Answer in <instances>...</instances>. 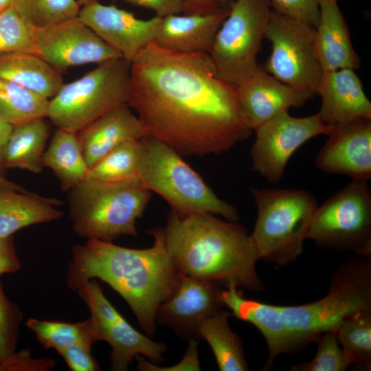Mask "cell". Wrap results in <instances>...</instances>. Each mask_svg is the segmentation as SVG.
<instances>
[{"instance_id":"cell-1","label":"cell","mask_w":371,"mask_h":371,"mask_svg":"<svg viewBox=\"0 0 371 371\" xmlns=\"http://www.w3.org/2000/svg\"><path fill=\"white\" fill-rule=\"evenodd\" d=\"M127 104L147 135L181 156L227 153L253 131L236 85L217 75L209 54L148 43L131 63Z\"/></svg>"},{"instance_id":"cell-2","label":"cell","mask_w":371,"mask_h":371,"mask_svg":"<svg viewBox=\"0 0 371 371\" xmlns=\"http://www.w3.org/2000/svg\"><path fill=\"white\" fill-rule=\"evenodd\" d=\"M149 233L155 240L147 249L98 239L74 247L68 283L76 290L91 279L106 282L128 303L144 330L152 335L158 308L173 291L180 273L166 247L162 228Z\"/></svg>"},{"instance_id":"cell-3","label":"cell","mask_w":371,"mask_h":371,"mask_svg":"<svg viewBox=\"0 0 371 371\" xmlns=\"http://www.w3.org/2000/svg\"><path fill=\"white\" fill-rule=\"evenodd\" d=\"M162 234L179 273L251 292L263 289L256 270L257 248L241 225L212 214L172 210Z\"/></svg>"},{"instance_id":"cell-4","label":"cell","mask_w":371,"mask_h":371,"mask_svg":"<svg viewBox=\"0 0 371 371\" xmlns=\"http://www.w3.org/2000/svg\"><path fill=\"white\" fill-rule=\"evenodd\" d=\"M282 317L297 348L315 341L323 333L335 331L348 316L371 311V262L357 256L333 273L327 294L317 301L280 306Z\"/></svg>"},{"instance_id":"cell-5","label":"cell","mask_w":371,"mask_h":371,"mask_svg":"<svg viewBox=\"0 0 371 371\" xmlns=\"http://www.w3.org/2000/svg\"><path fill=\"white\" fill-rule=\"evenodd\" d=\"M151 192L139 180L107 183L85 179L70 190L69 214L80 236L104 241L137 236Z\"/></svg>"},{"instance_id":"cell-6","label":"cell","mask_w":371,"mask_h":371,"mask_svg":"<svg viewBox=\"0 0 371 371\" xmlns=\"http://www.w3.org/2000/svg\"><path fill=\"white\" fill-rule=\"evenodd\" d=\"M140 183L181 214L208 213L236 222L238 211L221 199L201 177L166 144L146 135L141 139Z\"/></svg>"},{"instance_id":"cell-7","label":"cell","mask_w":371,"mask_h":371,"mask_svg":"<svg viewBox=\"0 0 371 371\" xmlns=\"http://www.w3.org/2000/svg\"><path fill=\"white\" fill-rule=\"evenodd\" d=\"M257 208L250 234L259 258L287 265L302 253L317 208L316 198L302 189L251 188Z\"/></svg>"},{"instance_id":"cell-8","label":"cell","mask_w":371,"mask_h":371,"mask_svg":"<svg viewBox=\"0 0 371 371\" xmlns=\"http://www.w3.org/2000/svg\"><path fill=\"white\" fill-rule=\"evenodd\" d=\"M131 63L123 58L100 64L65 84L49 100L47 116L57 128L78 133L106 113L127 104Z\"/></svg>"},{"instance_id":"cell-9","label":"cell","mask_w":371,"mask_h":371,"mask_svg":"<svg viewBox=\"0 0 371 371\" xmlns=\"http://www.w3.org/2000/svg\"><path fill=\"white\" fill-rule=\"evenodd\" d=\"M271 11L269 0H234L230 4L210 53L222 80L237 85L258 69L257 55Z\"/></svg>"},{"instance_id":"cell-10","label":"cell","mask_w":371,"mask_h":371,"mask_svg":"<svg viewBox=\"0 0 371 371\" xmlns=\"http://www.w3.org/2000/svg\"><path fill=\"white\" fill-rule=\"evenodd\" d=\"M307 238L324 248L371 254V192L368 181L352 180L317 206Z\"/></svg>"},{"instance_id":"cell-11","label":"cell","mask_w":371,"mask_h":371,"mask_svg":"<svg viewBox=\"0 0 371 371\" xmlns=\"http://www.w3.org/2000/svg\"><path fill=\"white\" fill-rule=\"evenodd\" d=\"M315 32L272 9L264 35L272 50L264 68L280 82L315 95L324 70L315 52Z\"/></svg>"},{"instance_id":"cell-12","label":"cell","mask_w":371,"mask_h":371,"mask_svg":"<svg viewBox=\"0 0 371 371\" xmlns=\"http://www.w3.org/2000/svg\"><path fill=\"white\" fill-rule=\"evenodd\" d=\"M331 128L318 113L295 117L284 111L274 116L254 130L252 170L271 183L280 182L293 153L309 139L328 135Z\"/></svg>"},{"instance_id":"cell-13","label":"cell","mask_w":371,"mask_h":371,"mask_svg":"<svg viewBox=\"0 0 371 371\" xmlns=\"http://www.w3.org/2000/svg\"><path fill=\"white\" fill-rule=\"evenodd\" d=\"M77 290L89 308L97 341H105L111 346L113 370H126L139 355L156 363L163 359L166 346L134 328L106 298L93 279L84 282Z\"/></svg>"},{"instance_id":"cell-14","label":"cell","mask_w":371,"mask_h":371,"mask_svg":"<svg viewBox=\"0 0 371 371\" xmlns=\"http://www.w3.org/2000/svg\"><path fill=\"white\" fill-rule=\"evenodd\" d=\"M35 47L37 54L60 73L72 67L122 57L78 16L36 28Z\"/></svg>"},{"instance_id":"cell-15","label":"cell","mask_w":371,"mask_h":371,"mask_svg":"<svg viewBox=\"0 0 371 371\" xmlns=\"http://www.w3.org/2000/svg\"><path fill=\"white\" fill-rule=\"evenodd\" d=\"M327 135L328 139L315 157L317 168L368 182L371 178V118L333 125Z\"/></svg>"},{"instance_id":"cell-16","label":"cell","mask_w":371,"mask_h":371,"mask_svg":"<svg viewBox=\"0 0 371 371\" xmlns=\"http://www.w3.org/2000/svg\"><path fill=\"white\" fill-rule=\"evenodd\" d=\"M78 18L129 63L154 41L161 18L144 20L115 5L94 1L80 8Z\"/></svg>"},{"instance_id":"cell-17","label":"cell","mask_w":371,"mask_h":371,"mask_svg":"<svg viewBox=\"0 0 371 371\" xmlns=\"http://www.w3.org/2000/svg\"><path fill=\"white\" fill-rule=\"evenodd\" d=\"M218 284L180 273L173 291L159 306L157 319L182 334H196L203 319L221 310Z\"/></svg>"},{"instance_id":"cell-18","label":"cell","mask_w":371,"mask_h":371,"mask_svg":"<svg viewBox=\"0 0 371 371\" xmlns=\"http://www.w3.org/2000/svg\"><path fill=\"white\" fill-rule=\"evenodd\" d=\"M236 87L243 112L252 131L291 107L304 105L315 95L280 82L260 65Z\"/></svg>"},{"instance_id":"cell-19","label":"cell","mask_w":371,"mask_h":371,"mask_svg":"<svg viewBox=\"0 0 371 371\" xmlns=\"http://www.w3.org/2000/svg\"><path fill=\"white\" fill-rule=\"evenodd\" d=\"M317 94L322 98L317 113L328 125L371 118V102L354 69L324 71Z\"/></svg>"},{"instance_id":"cell-20","label":"cell","mask_w":371,"mask_h":371,"mask_svg":"<svg viewBox=\"0 0 371 371\" xmlns=\"http://www.w3.org/2000/svg\"><path fill=\"white\" fill-rule=\"evenodd\" d=\"M223 305L237 318L254 325L267 344L269 356L265 366L269 369L279 355L295 351L297 345L281 315L280 306L245 298L237 287L227 286L221 291Z\"/></svg>"},{"instance_id":"cell-21","label":"cell","mask_w":371,"mask_h":371,"mask_svg":"<svg viewBox=\"0 0 371 371\" xmlns=\"http://www.w3.org/2000/svg\"><path fill=\"white\" fill-rule=\"evenodd\" d=\"M229 8L207 14H170L161 18L154 42L181 53H210L216 34Z\"/></svg>"},{"instance_id":"cell-22","label":"cell","mask_w":371,"mask_h":371,"mask_svg":"<svg viewBox=\"0 0 371 371\" xmlns=\"http://www.w3.org/2000/svg\"><path fill=\"white\" fill-rule=\"evenodd\" d=\"M77 135L90 168L124 142L141 139L147 135L136 114L124 104L100 116Z\"/></svg>"},{"instance_id":"cell-23","label":"cell","mask_w":371,"mask_h":371,"mask_svg":"<svg viewBox=\"0 0 371 371\" xmlns=\"http://www.w3.org/2000/svg\"><path fill=\"white\" fill-rule=\"evenodd\" d=\"M314 48L324 71L357 69L361 61L337 0H321L320 15L314 36Z\"/></svg>"},{"instance_id":"cell-24","label":"cell","mask_w":371,"mask_h":371,"mask_svg":"<svg viewBox=\"0 0 371 371\" xmlns=\"http://www.w3.org/2000/svg\"><path fill=\"white\" fill-rule=\"evenodd\" d=\"M61 201L34 193L0 188V237L11 236L21 229L59 219Z\"/></svg>"},{"instance_id":"cell-25","label":"cell","mask_w":371,"mask_h":371,"mask_svg":"<svg viewBox=\"0 0 371 371\" xmlns=\"http://www.w3.org/2000/svg\"><path fill=\"white\" fill-rule=\"evenodd\" d=\"M0 78L51 99L64 85L61 73L35 52L0 54Z\"/></svg>"},{"instance_id":"cell-26","label":"cell","mask_w":371,"mask_h":371,"mask_svg":"<svg viewBox=\"0 0 371 371\" xmlns=\"http://www.w3.org/2000/svg\"><path fill=\"white\" fill-rule=\"evenodd\" d=\"M49 135V127L45 118L13 126L2 150V169L17 168L40 173L43 168L42 157Z\"/></svg>"},{"instance_id":"cell-27","label":"cell","mask_w":371,"mask_h":371,"mask_svg":"<svg viewBox=\"0 0 371 371\" xmlns=\"http://www.w3.org/2000/svg\"><path fill=\"white\" fill-rule=\"evenodd\" d=\"M58 179L63 191H70L81 182L89 170L77 133L57 128L42 157Z\"/></svg>"},{"instance_id":"cell-28","label":"cell","mask_w":371,"mask_h":371,"mask_svg":"<svg viewBox=\"0 0 371 371\" xmlns=\"http://www.w3.org/2000/svg\"><path fill=\"white\" fill-rule=\"evenodd\" d=\"M228 316L222 310L207 316L199 324L196 334L209 344L220 370H248L241 341L230 329Z\"/></svg>"},{"instance_id":"cell-29","label":"cell","mask_w":371,"mask_h":371,"mask_svg":"<svg viewBox=\"0 0 371 371\" xmlns=\"http://www.w3.org/2000/svg\"><path fill=\"white\" fill-rule=\"evenodd\" d=\"M141 139L128 140L115 148L89 168L85 179L107 183L139 180Z\"/></svg>"},{"instance_id":"cell-30","label":"cell","mask_w":371,"mask_h":371,"mask_svg":"<svg viewBox=\"0 0 371 371\" xmlns=\"http://www.w3.org/2000/svg\"><path fill=\"white\" fill-rule=\"evenodd\" d=\"M49 99L0 78V115L12 127L47 116Z\"/></svg>"},{"instance_id":"cell-31","label":"cell","mask_w":371,"mask_h":371,"mask_svg":"<svg viewBox=\"0 0 371 371\" xmlns=\"http://www.w3.org/2000/svg\"><path fill=\"white\" fill-rule=\"evenodd\" d=\"M338 341L351 365L371 368V311L345 318L335 330Z\"/></svg>"},{"instance_id":"cell-32","label":"cell","mask_w":371,"mask_h":371,"mask_svg":"<svg viewBox=\"0 0 371 371\" xmlns=\"http://www.w3.org/2000/svg\"><path fill=\"white\" fill-rule=\"evenodd\" d=\"M27 326L36 334L39 342L47 348L56 350L77 342L93 344L97 341L91 321L79 323L30 319Z\"/></svg>"},{"instance_id":"cell-33","label":"cell","mask_w":371,"mask_h":371,"mask_svg":"<svg viewBox=\"0 0 371 371\" xmlns=\"http://www.w3.org/2000/svg\"><path fill=\"white\" fill-rule=\"evenodd\" d=\"M13 5L35 28L76 18L81 8L77 0H14Z\"/></svg>"},{"instance_id":"cell-34","label":"cell","mask_w":371,"mask_h":371,"mask_svg":"<svg viewBox=\"0 0 371 371\" xmlns=\"http://www.w3.org/2000/svg\"><path fill=\"white\" fill-rule=\"evenodd\" d=\"M35 32L36 28L14 5L4 9L0 12V54L14 52L36 53Z\"/></svg>"},{"instance_id":"cell-35","label":"cell","mask_w":371,"mask_h":371,"mask_svg":"<svg viewBox=\"0 0 371 371\" xmlns=\"http://www.w3.org/2000/svg\"><path fill=\"white\" fill-rule=\"evenodd\" d=\"M317 349L308 362L294 365L292 371H344L351 363L340 346L335 331L321 335L315 341Z\"/></svg>"},{"instance_id":"cell-36","label":"cell","mask_w":371,"mask_h":371,"mask_svg":"<svg viewBox=\"0 0 371 371\" xmlns=\"http://www.w3.org/2000/svg\"><path fill=\"white\" fill-rule=\"evenodd\" d=\"M273 10L315 28L320 15L321 0H269Z\"/></svg>"},{"instance_id":"cell-37","label":"cell","mask_w":371,"mask_h":371,"mask_svg":"<svg viewBox=\"0 0 371 371\" xmlns=\"http://www.w3.org/2000/svg\"><path fill=\"white\" fill-rule=\"evenodd\" d=\"M92 344L87 342H77L57 349L71 370L95 371L100 368L91 355Z\"/></svg>"},{"instance_id":"cell-38","label":"cell","mask_w":371,"mask_h":371,"mask_svg":"<svg viewBox=\"0 0 371 371\" xmlns=\"http://www.w3.org/2000/svg\"><path fill=\"white\" fill-rule=\"evenodd\" d=\"M11 308L0 286V365L10 359L13 350V328Z\"/></svg>"},{"instance_id":"cell-39","label":"cell","mask_w":371,"mask_h":371,"mask_svg":"<svg viewBox=\"0 0 371 371\" xmlns=\"http://www.w3.org/2000/svg\"><path fill=\"white\" fill-rule=\"evenodd\" d=\"M127 3L153 10L155 16L164 17L183 12L182 0H124Z\"/></svg>"},{"instance_id":"cell-40","label":"cell","mask_w":371,"mask_h":371,"mask_svg":"<svg viewBox=\"0 0 371 371\" xmlns=\"http://www.w3.org/2000/svg\"><path fill=\"white\" fill-rule=\"evenodd\" d=\"M20 267L21 264L16 256L12 237H0V276L15 272Z\"/></svg>"},{"instance_id":"cell-41","label":"cell","mask_w":371,"mask_h":371,"mask_svg":"<svg viewBox=\"0 0 371 371\" xmlns=\"http://www.w3.org/2000/svg\"><path fill=\"white\" fill-rule=\"evenodd\" d=\"M184 14H207L221 8L214 0H182Z\"/></svg>"},{"instance_id":"cell-42","label":"cell","mask_w":371,"mask_h":371,"mask_svg":"<svg viewBox=\"0 0 371 371\" xmlns=\"http://www.w3.org/2000/svg\"><path fill=\"white\" fill-rule=\"evenodd\" d=\"M12 126L7 123L0 115V171L1 167V153L3 148L12 131Z\"/></svg>"},{"instance_id":"cell-43","label":"cell","mask_w":371,"mask_h":371,"mask_svg":"<svg viewBox=\"0 0 371 371\" xmlns=\"http://www.w3.org/2000/svg\"><path fill=\"white\" fill-rule=\"evenodd\" d=\"M0 188H8V189H12L14 190H17L19 192H27L25 189H24L23 187L19 186V184H16L8 179L5 178L0 173Z\"/></svg>"},{"instance_id":"cell-44","label":"cell","mask_w":371,"mask_h":371,"mask_svg":"<svg viewBox=\"0 0 371 371\" xmlns=\"http://www.w3.org/2000/svg\"><path fill=\"white\" fill-rule=\"evenodd\" d=\"M221 8H229L230 4L234 0H214Z\"/></svg>"},{"instance_id":"cell-45","label":"cell","mask_w":371,"mask_h":371,"mask_svg":"<svg viewBox=\"0 0 371 371\" xmlns=\"http://www.w3.org/2000/svg\"><path fill=\"white\" fill-rule=\"evenodd\" d=\"M14 0H0V12L14 4Z\"/></svg>"},{"instance_id":"cell-46","label":"cell","mask_w":371,"mask_h":371,"mask_svg":"<svg viewBox=\"0 0 371 371\" xmlns=\"http://www.w3.org/2000/svg\"><path fill=\"white\" fill-rule=\"evenodd\" d=\"M80 7L94 1H99V0H77Z\"/></svg>"}]
</instances>
